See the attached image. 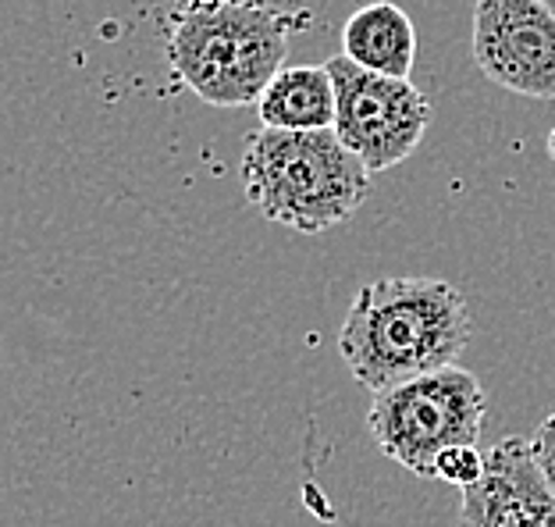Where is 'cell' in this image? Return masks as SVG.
<instances>
[{
  "label": "cell",
  "instance_id": "cell-1",
  "mask_svg": "<svg viewBox=\"0 0 555 527\" xmlns=\"http://www.w3.org/2000/svg\"><path fill=\"white\" fill-rule=\"evenodd\" d=\"M470 304L456 285L402 274L363 285L338 332V354L371 396L456 368L470 343Z\"/></svg>",
  "mask_w": 555,
  "mask_h": 527
},
{
  "label": "cell",
  "instance_id": "cell-2",
  "mask_svg": "<svg viewBox=\"0 0 555 527\" xmlns=\"http://www.w3.org/2000/svg\"><path fill=\"white\" fill-rule=\"evenodd\" d=\"M243 182L263 218L299 235L338 229L371 196V171L335 129L282 132L260 125L246 143Z\"/></svg>",
  "mask_w": 555,
  "mask_h": 527
},
{
  "label": "cell",
  "instance_id": "cell-3",
  "mask_svg": "<svg viewBox=\"0 0 555 527\" xmlns=\"http://www.w3.org/2000/svg\"><path fill=\"white\" fill-rule=\"evenodd\" d=\"M285 54L288 18L263 0H196L168 36L171 68L214 107L257 104Z\"/></svg>",
  "mask_w": 555,
  "mask_h": 527
},
{
  "label": "cell",
  "instance_id": "cell-4",
  "mask_svg": "<svg viewBox=\"0 0 555 527\" xmlns=\"http://www.w3.org/2000/svg\"><path fill=\"white\" fill-rule=\"evenodd\" d=\"M488 396L474 371L446 368L371 399L367 432L388 460L416 478H435L446 449L477 446L485 432Z\"/></svg>",
  "mask_w": 555,
  "mask_h": 527
},
{
  "label": "cell",
  "instance_id": "cell-5",
  "mask_svg": "<svg viewBox=\"0 0 555 527\" xmlns=\"http://www.w3.org/2000/svg\"><path fill=\"white\" fill-rule=\"evenodd\" d=\"M335 82V136L363 160L371 175L402 165L421 146L431 104L410 79L363 72L349 57L327 61Z\"/></svg>",
  "mask_w": 555,
  "mask_h": 527
},
{
  "label": "cell",
  "instance_id": "cell-6",
  "mask_svg": "<svg viewBox=\"0 0 555 527\" xmlns=\"http://www.w3.org/2000/svg\"><path fill=\"white\" fill-rule=\"evenodd\" d=\"M470 54L499 90L555 100V11L538 0H474Z\"/></svg>",
  "mask_w": 555,
  "mask_h": 527
},
{
  "label": "cell",
  "instance_id": "cell-7",
  "mask_svg": "<svg viewBox=\"0 0 555 527\" xmlns=\"http://www.w3.org/2000/svg\"><path fill=\"white\" fill-rule=\"evenodd\" d=\"M460 527H555V492L531 438L506 435L485 453V474L460 499Z\"/></svg>",
  "mask_w": 555,
  "mask_h": 527
},
{
  "label": "cell",
  "instance_id": "cell-8",
  "mask_svg": "<svg viewBox=\"0 0 555 527\" xmlns=\"http://www.w3.org/2000/svg\"><path fill=\"white\" fill-rule=\"evenodd\" d=\"M343 57L385 79H410L416 61L413 18L392 0L357 8L343 25Z\"/></svg>",
  "mask_w": 555,
  "mask_h": 527
},
{
  "label": "cell",
  "instance_id": "cell-9",
  "mask_svg": "<svg viewBox=\"0 0 555 527\" xmlns=\"http://www.w3.org/2000/svg\"><path fill=\"white\" fill-rule=\"evenodd\" d=\"M263 129L321 132L335 129V82L324 65H288L257 100Z\"/></svg>",
  "mask_w": 555,
  "mask_h": 527
},
{
  "label": "cell",
  "instance_id": "cell-10",
  "mask_svg": "<svg viewBox=\"0 0 555 527\" xmlns=\"http://www.w3.org/2000/svg\"><path fill=\"white\" fill-rule=\"evenodd\" d=\"M481 474H485V453H477V446L446 449L435 463V478L456 485V488H470Z\"/></svg>",
  "mask_w": 555,
  "mask_h": 527
},
{
  "label": "cell",
  "instance_id": "cell-11",
  "mask_svg": "<svg viewBox=\"0 0 555 527\" xmlns=\"http://www.w3.org/2000/svg\"><path fill=\"white\" fill-rule=\"evenodd\" d=\"M531 449H534V460H538L541 474H545L548 488L555 492V413H548V417L538 424V432L531 435Z\"/></svg>",
  "mask_w": 555,
  "mask_h": 527
},
{
  "label": "cell",
  "instance_id": "cell-12",
  "mask_svg": "<svg viewBox=\"0 0 555 527\" xmlns=\"http://www.w3.org/2000/svg\"><path fill=\"white\" fill-rule=\"evenodd\" d=\"M538 4H545L548 11H555V0H538Z\"/></svg>",
  "mask_w": 555,
  "mask_h": 527
}]
</instances>
